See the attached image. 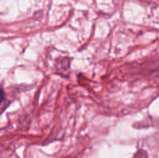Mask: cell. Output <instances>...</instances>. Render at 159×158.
I'll return each mask as SVG.
<instances>
[{
  "instance_id": "6da1fadb",
  "label": "cell",
  "mask_w": 159,
  "mask_h": 158,
  "mask_svg": "<svg viewBox=\"0 0 159 158\" xmlns=\"http://www.w3.org/2000/svg\"><path fill=\"white\" fill-rule=\"evenodd\" d=\"M4 99H5V93H4V91H3V89L0 88V104L3 102V101H4Z\"/></svg>"
}]
</instances>
